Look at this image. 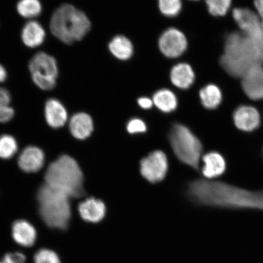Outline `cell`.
Wrapping results in <instances>:
<instances>
[{"label": "cell", "mask_w": 263, "mask_h": 263, "mask_svg": "<svg viewBox=\"0 0 263 263\" xmlns=\"http://www.w3.org/2000/svg\"><path fill=\"white\" fill-rule=\"evenodd\" d=\"M14 116V110L8 106L0 107V122L7 123Z\"/></svg>", "instance_id": "31"}, {"label": "cell", "mask_w": 263, "mask_h": 263, "mask_svg": "<svg viewBox=\"0 0 263 263\" xmlns=\"http://www.w3.org/2000/svg\"><path fill=\"white\" fill-rule=\"evenodd\" d=\"M45 163V154L36 146H29L23 150L18 163L21 169L26 173H35L41 170Z\"/></svg>", "instance_id": "13"}, {"label": "cell", "mask_w": 263, "mask_h": 263, "mask_svg": "<svg viewBox=\"0 0 263 263\" xmlns=\"http://www.w3.org/2000/svg\"><path fill=\"white\" fill-rule=\"evenodd\" d=\"M262 152H263V149H262Z\"/></svg>", "instance_id": "37"}, {"label": "cell", "mask_w": 263, "mask_h": 263, "mask_svg": "<svg viewBox=\"0 0 263 263\" xmlns=\"http://www.w3.org/2000/svg\"><path fill=\"white\" fill-rule=\"evenodd\" d=\"M233 119L238 129L247 133L258 129L261 124V116L257 108L250 105H240L233 112Z\"/></svg>", "instance_id": "12"}, {"label": "cell", "mask_w": 263, "mask_h": 263, "mask_svg": "<svg viewBox=\"0 0 263 263\" xmlns=\"http://www.w3.org/2000/svg\"><path fill=\"white\" fill-rule=\"evenodd\" d=\"M7 71H6L5 68L0 64V82H5L7 79Z\"/></svg>", "instance_id": "35"}, {"label": "cell", "mask_w": 263, "mask_h": 263, "mask_svg": "<svg viewBox=\"0 0 263 263\" xmlns=\"http://www.w3.org/2000/svg\"><path fill=\"white\" fill-rule=\"evenodd\" d=\"M208 14L214 18H223L229 15L233 0H204Z\"/></svg>", "instance_id": "24"}, {"label": "cell", "mask_w": 263, "mask_h": 263, "mask_svg": "<svg viewBox=\"0 0 263 263\" xmlns=\"http://www.w3.org/2000/svg\"><path fill=\"white\" fill-rule=\"evenodd\" d=\"M137 103L141 108L145 110L150 109L154 105L153 100L148 97H140L138 99Z\"/></svg>", "instance_id": "34"}, {"label": "cell", "mask_w": 263, "mask_h": 263, "mask_svg": "<svg viewBox=\"0 0 263 263\" xmlns=\"http://www.w3.org/2000/svg\"><path fill=\"white\" fill-rule=\"evenodd\" d=\"M169 140L177 159L181 162L198 171L203 146L196 135L185 125L175 123L171 129Z\"/></svg>", "instance_id": "6"}, {"label": "cell", "mask_w": 263, "mask_h": 263, "mask_svg": "<svg viewBox=\"0 0 263 263\" xmlns=\"http://www.w3.org/2000/svg\"><path fill=\"white\" fill-rule=\"evenodd\" d=\"M158 6L163 15L173 18L179 15L183 4L182 0H158Z\"/></svg>", "instance_id": "26"}, {"label": "cell", "mask_w": 263, "mask_h": 263, "mask_svg": "<svg viewBox=\"0 0 263 263\" xmlns=\"http://www.w3.org/2000/svg\"><path fill=\"white\" fill-rule=\"evenodd\" d=\"M220 67L229 77L239 80L253 66L263 65V36L244 34L237 28L226 34Z\"/></svg>", "instance_id": "2"}, {"label": "cell", "mask_w": 263, "mask_h": 263, "mask_svg": "<svg viewBox=\"0 0 263 263\" xmlns=\"http://www.w3.org/2000/svg\"><path fill=\"white\" fill-rule=\"evenodd\" d=\"M35 263H61L58 255L51 250H39L34 255Z\"/></svg>", "instance_id": "28"}, {"label": "cell", "mask_w": 263, "mask_h": 263, "mask_svg": "<svg viewBox=\"0 0 263 263\" xmlns=\"http://www.w3.org/2000/svg\"><path fill=\"white\" fill-rule=\"evenodd\" d=\"M196 78L192 66L186 62H180L171 70V81L174 86L181 90H187L192 87L195 84Z\"/></svg>", "instance_id": "14"}, {"label": "cell", "mask_w": 263, "mask_h": 263, "mask_svg": "<svg viewBox=\"0 0 263 263\" xmlns=\"http://www.w3.org/2000/svg\"><path fill=\"white\" fill-rule=\"evenodd\" d=\"M199 97L202 106L209 110L217 109L223 100L221 87L213 82H209L200 88Z\"/></svg>", "instance_id": "19"}, {"label": "cell", "mask_w": 263, "mask_h": 263, "mask_svg": "<svg viewBox=\"0 0 263 263\" xmlns=\"http://www.w3.org/2000/svg\"><path fill=\"white\" fill-rule=\"evenodd\" d=\"M241 90L250 100H263V65L250 68L239 80Z\"/></svg>", "instance_id": "11"}, {"label": "cell", "mask_w": 263, "mask_h": 263, "mask_svg": "<svg viewBox=\"0 0 263 263\" xmlns=\"http://www.w3.org/2000/svg\"><path fill=\"white\" fill-rule=\"evenodd\" d=\"M168 170V160L162 151H155L141 160L140 173L148 182L156 183L162 181Z\"/></svg>", "instance_id": "8"}, {"label": "cell", "mask_w": 263, "mask_h": 263, "mask_svg": "<svg viewBox=\"0 0 263 263\" xmlns=\"http://www.w3.org/2000/svg\"><path fill=\"white\" fill-rule=\"evenodd\" d=\"M45 115L48 124L54 129L64 126L67 121V110L64 105L57 99L51 98L47 101Z\"/></svg>", "instance_id": "17"}, {"label": "cell", "mask_w": 263, "mask_h": 263, "mask_svg": "<svg viewBox=\"0 0 263 263\" xmlns=\"http://www.w3.org/2000/svg\"><path fill=\"white\" fill-rule=\"evenodd\" d=\"M78 210L82 219L91 223L100 222L106 213V207L104 203L94 197H90L80 203Z\"/></svg>", "instance_id": "15"}, {"label": "cell", "mask_w": 263, "mask_h": 263, "mask_svg": "<svg viewBox=\"0 0 263 263\" xmlns=\"http://www.w3.org/2000/svg\"><path fill=\"white\" fill-rule=\"evenodd\" d=\"M202 161L204 164L202 168V173L207 179L217 178L226 172L224 158L216 151L205 154L202 157Z\"/></svg>", "instance_id": "16"}, {"label": "cell", "mask_w": 263, "mask_h": 263, "mask_svg": "<svg viewBox=\"0 0 263 263\" xmlns=\"http://www.w3.org/2000/svg\"><path fill=\"white\" fill-rule=\"evenodd\" d=\"M127 130L130 134L144 133L147 130L146 124L139 118H133L128 122Z\"/></svg>", "instance_id": "29"}, {"label": "cell", "mask_w": 263, "mask_h": 263, "mask_svg": "<svg viewBox=\"0 0 263 263\" xmlns=\"http://www.w3.org/2000/svg\"><path fill=\"white\" fill-rule=\"evenodd\" d=\"M69 126L72 136L79 140H85L89 137L94 128L91 117L84 112L74 115L71 118Z\"/></svg>", "instance_id": "18"}, {"label": "cell", "mask_w": 263, "mask_h": 263, "mask_svg": "<svg viewBox=\"0 0 263 263\" xmlns=\"http://www.w3.org/2000/svg\"><path fill=\"white\" fill-rule=\"evenodd\" d=\"M37 199L39 211L46 224L51 228L67 229L71 215L70 197L45 183L39 189Z\"/></svg>", "instance_id": "5"}, {"label": "cell", "mask_w": 263, "mask_h": 263, "mask_svg": "<svg viewBox=\"0 0 263 263\" xmlns=\"http://www.w3.org/2000/svg\"><path fill=\"white\" fill-rule=\"evenodd\" d=\"M12 233L17 244L27 248L34 245L37 236L34 227L25 220H18L13 223Z\"/></svg>", "instance_id": "20"}, {"label": "cell", "mask_w": 263, "mask_h": 263, "mask_svg": "<svg viewBox=\"0 0 263 263\" xmlns=\"http://www.w3.org/2000/svg\"><path fill=\"white\" fill-rule=\"evenodd\" d=\"M91 26L86 14L69 4L62 5L55 10L50 22L52 34L67 45L83 39Z\"/></svg>", "instance_id": "4"}, {"label": "cell", "mask_w": 263, "mask_h": 263, "mask_svg": "<svg viewBox=\"0 0 263 263\" xmlns=\"http://www.w3.org/2000/svg\"><path fill=\"white\" fill-rule=\"evenodd\" d=\"M108 49L115 58L121 61L129 60L134 54L133 43L123 35H116L111 39Z\"/></svg>", "instance_id": "22"}, {"label": "cell", "mask_w": 263, "mask_h": 263, "mask_svg": "<svg viewBox=\"0 0 263 263\" xmlns=\"http://www.w3.org/2000/svg\"><path fill=\"white\" fill-rule=\"evenodd\" d=\"M230 15L239 31L255 37L263 36L260 19L252 8L235 6Z\"/></svg>", "instance_id": "10"}, {"label": "cell", "mask_w": 263, "mask_h": 263, "mask_svg": "<svg viewBox=\"0 0 263 263\" xmlns=\"http://www.w3.org/2000/svg\"><path fill=\"white\" fill-rule=\"evenodd\" d=\"M158 45L164 57L176 59L185 53L188 49L189 42L182 31L176 28H170L161 34Z\"/></svg>", "instance_id": "9"}, {"label": "cell", "mask_w": 263, "mask_h": 263, "mask_svg": "<svg viewBox=\"0 0 263 263\" xmlns=\"http://www.w3.org/2000/svg\"><path fill=\"white\" fill-rule=\"evenodd\" d=\"M17 149V143L14 137L9 135H3L0 137V158L3 159H11Z\"/></svg>", "instance_id": "27"}, {"label": "cell", "mask_w": 263, "mask_h": 263, "mask_svg": "<svg viewBox=\"0 0 263 263\" xmlns=\"http://www.w3.org/2000/svg\"><path fill=\"white\" fill-rule=\"evenodd\" d=\"M29 69L33 81L44 90L53 89L57 85L58 68L55 59L45 52L36 54L29 61Z\"/></svg>", "instance_id": "7"}, {"label": "cell", "mask_w": 263, "mask_h": 263, "mask_svg": "<svg viewBox=\"0 0 263 263\" xmlns=\"http://www.w3.org/2000/svg\"><path fill=\"white\" fill-rule=\"evenodd\" d=\"M45 32L42 26L36 21L26 24L22 32V39L25 45L35 48L41 45L45 39Z\"/></svg>", "instance_id": "21"}, {"label": "cell", "mask_w": 263, "mask_h": 263, "mask_svg": "<svg viewBox=\"0 0 263 263\" xmlns=\"http://www.w3.org/2000/svg\"><path fill=\"white\" fill-rule=\"evenodd\" d=\"M189 1L197 2H200V0H189Z\"/></svg>", "instance_id": "36"}, {"label": "cell", "mask_w": 263, "mask_h": 263, "mask_svg": "<svg viewBox=\"0 0 263 263\" xmlns=\"http://www.w3.org/2000/svg\"><path fill=\"white\" fill-rule=\"evenodd\" d=\"M11 102V95L6 88L0 87V107L8 106Z\"/></svg>", "instance_id": "32"}, {"label": "cell", "mask_w": 263, "mask_h": 263, "mask_svg": "<svg viewBox=\"0 0 263 263\" xmlns=\"http://www.w3.org/2000/svg\"><path fill=\"white\" fill-rule=\"evenodd\" d=\"M253 9L255 10L260 19L263 30V0H253Z\"/></svg>", "instance_id": "33"}, {"label": "cell", "mask_w": 263, "mask_h": 263, "mask_svg": "<svg viewBox=\"0 0 263 263\" xmlns=\"http://www.w3.org/2000/svg\"><path fill=\"white\" fill-rule=\"evenodd\" d=\"M25 256L22 253H9L5 255L0 263H25Z\"/></svg>", "instance_id": "30"}, {"label": "cell", "mask_w": 263, "mask_h": 263, "mask_svg": "<svg viewBox=\"0 0 263 263\" xmlns=\"http://www.w3.org/2000/svg\"><path fill=\"white\" fill-rule=\"evenodd\" d=\"M16 9L19 14L25 18L36 17L41 14L42 10L38 0H20Z\"/></svg>", "instance_id": "25"}, {"label": "cell", "mask_w": 263, "mask_h": 263, "mask_svg": "<svg viewBox=\"0 0 263 263\" xmlns=\"http://www.w3.org/2000/svg\"><path fill=\"white\" fill-rule=\"evenodd\" d=\"M187 195L192 202L199 205L263 211V190L254 192L221 181L193 180L189 184Z\"/></svg>", "instance_id": "1"}, {"label": "cell", "mask_w": 263, "mask_h": 263, "mask_svg": "<svg viewBox=\"0 0 263 263\" xmlns=\"http://www.w3.org/2000/svg\"><path fill=\"white\" fill-rule=\"evenodd\" d=\"M46 184L71 198L84 195V175L77 161L68 155L59 157L45 173Z\"/></svg>", "instance_id": "3"}, {"label": "cell", "mask_w": 263, "mask_h": 263, "mask_svg": "<svg viewBox=\"0 0 263 263\" xmlns=\"http://www.w3.org/2000/svg\"><path fill=\"white\" fill-rule=\"evenodd\" d=\"M153 101L158 109L164 113L172 112L178 105L176 95L167 88L157 91L153 95Z\"/></svg>", "instance_id": "23"}]
</instances>
